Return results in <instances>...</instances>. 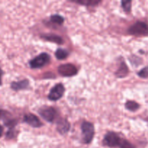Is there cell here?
<instances>
[{
	"label": "cell",
	"instance_id": "9c48e42d",
	"mask_svg": "<svg viewBox=\"0 0 148 148\" xmlns=\"http://www.w3.org/2000/svg\"><path fill=\"white\" fill-rule=\"evenodd\" d=\"M70 127V123L64 118L60 119L56 122V130L61 134H66L69 132Z\"/></svg>",
	"mask_w": 148,
	"mask_h": 148
},
{
	"label": "cell",
	"instance_id": "277c9868",
	"mask_svg": "<svg viewBox=\"0 0 148 148\" xmlns=\"http://www.w3.org/2000/svg\"><path fill=\"white\" fill-rule=\"evenodd\" d=\"M51 57L47 53H41L30 61L29 65L32 69H39L49 64Z\"/></svg>",
	"mask_w": 148,
	"mask_h": 148
},
{
	"label": "cell",
	"instance_id": "d6986e66",
	"mask_svg": "<svg viewBox=\"0 0 148 148\" xmlns=\"http://www.w3.org/2000/svg\"><path fill=\"white\" fill-rule=\"evenodd\" d=\"M16 135H17V132L14 129H9V130L6 133L5 137L7 140H12V139H14Z\"/></svg>",
	"mask_w": 148,
	"mask_h": 148
},
{
	"label": "cell",
	"instance_id": "7402d4cb",
	"mask_svg": "<svg viewBox=\"0 0 148 148\" xmlns=\"http://www.w3.org/2000/svg\"><path fill=\"white\" fill-rule=\"evenodd\" d=\"M3 132H4V129H3L2 126L0 124V138L2 137V134H3Z\"/></svg>",
	"mask_w": 148,
	"mask_h": 148
},
{
	"label": "cell",
	"instance_id": "6da1fadb",
	"mask_svg": "<svg viewBox=\"0 0 148 148\" xmlns=\"http://www.w3.org/2000/svg\"><path fill=\"white\" fill-rule=\"evenodd\" d=\"M103 145L110 148H131L132 147V144L128 140L121 138L114 132H108L105 134Z\"/></svg>",
	"mask_w": 148,
	"mask_h": 148
},
{
	"label": "cell",
	"instance_id": "44dd1931",
	"mask_svg": "<svg viewBox=\"0 0 148 148\" xmlns=\"http://www.w3.org/2000/svg\"><path fill=\"white\" fill-rule=\"evenodd\" d=\"M4 75V72L3 70L1 69V66H0V86L2 85V76Z\"/></svg>",
	"mask_w": 148,
	"mask_h": 148
},
{
	"label": "cell",
	"instance_id": "9a60e30c",
	"mask_svg": "<svg viewBox=\"0 0 148 148\" xmlns=\"http://www.w3.org/2000/svg\"><path fill=\"white\" fill-rule=\"evenodd\" d=\"M72 2L77 3L79 4H82L88 7H95L98 5V4L101 2L100 1H95V0H79V1H73Z\"/></svg>",
	"mask_w": 148,
	"mask_h": 148
},
{
	"label": "cell",
	"instance_id": "ac0fdd59",
	"mask_svg": "<svg viewBox=\"0 0 148 148\" xmlns=\"http://www.w3.org/2000/svg\"><path fill=\"white\" fill-rule=\"evenodd\" d=\"M121 7L125 12L130 13L132 9V1H121Z\"/></svg>",
	"mask_w": 148,
	"mask_h": 148
},
{
	"label": "cell",
	"instance_id": "52a82bcc",
	"mask_svg": "<svg viewBox=\"0 0 148 148\" xmlns=\"http://www.w3.org/2000/svg\"><path fill=\"white\" fill-rule=\"evenodd\" d=\"M65 88L62 83L56 84L50 90L48 98L51 101H56L60 99L64 93Z\"/></svg>",
	"mask_w": 148,
	"mask_h": 148
},
{
	"label": "cell",
	"instance_id": "ffe728a7",
	"mask_svg": "<svg viewBox=\"0 0 148 148\" xmlns=\"http://www.w3.org/2000/svg\"><path fill=\"white\" fill-rule=\"evenodd\" d=\"M137 75H138L140 77L143 78V79H146V78H147L148 77V66L143 68L140 72H138Z\"/></svg>",
	"mask_w": 148,
	"mask_h": 148
},
{
	"label": "cell",
	"instance_id": "5b68a950",
	"mask_svg": "<svg viewBox=\"0 0 148 148\" xmlns=\"http://www.w3.org/2000/svg\"><path fill=\"white\" fill-rule=\"evenodd\" d=\"M38 114L40 116L49 123H52L56 119L57 112L56 109L51 106H43L40 108L38 111Z\"/></svg>",
	"mask_w": 148,
	"mask_h": 148
},
{
	"label": "cell",
	"instance_id": "7a4b0ae2",
	"mask_svg": "<svg viewBox=\"0 0 148 148\" xmlns=\"http://www.w3.org/2000/svg\"><path fill=\"white\" fill-rule=\"evenodd\" d=\"M128 33L137 37L148 36V25L145 22L138 21L132 25L128 29Z\"/></svg>",
	"mask_w": 148,
	"mask_h": 148
},
{
	"label": "cell",
	"instance_id": "ba28073f",
	"mask_svg": "<svg viewBox=\"0 0 148 148\" xmlns=\"http://www.w3.org/2000/svg\"><path fill=\"white\" fill-rule=\"evenodd\" d=\"M23 122L26 123L33 128H40L43 124L37 116L32 114H25L23 117Z\"/></svg>",
	"mask_w": 148,
	"mask_h": 148
},
{
	"label": "cell",
	"instance_id": "8fae6325",
	"mask_svg": "<svg viewBox=\"0 0 148 148\" xmlns=\"http://www.w3.org/2000/svg\"><path fill=\"white\" fill-rule=\"evenodd\" d=\"M29 85H30V82L28 79H23L18 82H12L10 84V88L12 90L17 92V91L27 89Z\"/></svg>",
	"mask_w": 148,
	"mask_h": 148
},
{
	"label": "cell",
	"instance_id": "e0dca14e",
	"mask_svg": "<svg viewBox=\"0 0 148 148\" xmlns=\"http://www.w3.org/2000/svg\"><path fill=\"white\" fill-rule=\"evenodd\" d=\"M12 118V114L9 111L4 109H0V119L2 120L3 122H6Z\"/></svg>",
	"mask_w": 148,
	"mask_h": 148
},
{
	"label": "cell",
	"instance_id": "2e32d148",
	"mask_svg": "<svg viewBox=\"0 0 148 148\" xmlns=\"http://www.w3.org/2000/svg\"><path fill=\"white\" fill-rule=\"evenodd\" d=\"M50 21L53 24L62 25L64 22V18L59 14H53L50 17Z\"/></svg>",
	"mask_w": 148,
	"mask_h": 148
},
{
	"label": "cell",
	"instance_id": "7c38bea8",
	"mask_svg": "<svg viewBox=\"0 0 148 148\" xmlns=\"http://www.w3.org/2000/svg\"><path fill=\"white\" fill-rule=\"evenodd\" d=\"M129 74V68L125 62H122L120 64L118 70L115 72V75L118 78H124L127 77Z\"/></svg>",
	"mask_w": 148,
	"mask_h": 148
},
{
	"label": "cell",
	"instance_id": "3957f363",
	"mask_svg": "<svg viewBox=\"0 0 148 148\" xmlns=\"http://www.w3.org/2000/svg\"><path fill=\"white\" fill-rule=\"evenodd\" d=\"M81 130L82 134V143L86 145L91 143L95 135V128L93 124L89 121H83L81 124Z\"/></svg>",
	"mask_w": 148,
	"mask_h": 148
},
{
	"label": "cell",
	"instance_id": "5bb4252c",
	"mask_svg": "<svg viewBox=\"0 0 148 148\" xmlns=\"http://www.w3.org/2000/svg\"><path fill=\"white\" fill-rule=\"evenodd\" d=\"M140 104L134 101H128L125 103V108L130 111H132V112L137 111L140 108Z\"/></svg>",
	"mask_w": 148,
	"mask_h": 148
},
{
	"label": "cell",
	"instance_id": "30bf717a",
	"mask_svg": "<svg viewBox=\"0 0 148 148\" xmlns=\"http://www.w3.org/2000/svg\"><path fill=\"white\" fill-rule=\"evenodd\" d=\"M40 38L46 41L52 42V43H56V44L62 45L64 43V40L61 36L54 33H46V34H42Z\"/></svg>",
	"mask_w": 148,
	"mask_h": 148
},
{
	"label": "cell",
	"instance_id": "4fadbf2b",
	"mask_svg": "<svg viewBox=\"0 0 148 148\" xmlns=\"http://www.w3.org/2000/svg\"><path fill=\"white\" fill-rule=\"evenodd\" d=\"M68 56H69V52L66 49L59 48L55 52V56L58 60H63L66 59Z\"/></svg>",
	"mask_w": 148,
	"mask_h": 148
},
{
	"label": "cell",
	"instance_id": "8992f818",
	"mask_svg": "<svg viewBox=\"0 0 148 148\" xmlns=\"http://www.w3.org/2000/svg\"><path fill=\"white\" fill-rule=\"evenodd\" d=\"M58 72L59 75L65 77H74L77 74V68L72 64H64L58 67Z\"/></svg>",
	"mask_w": 148,
	"mask_h": 148
}]
</instances>
